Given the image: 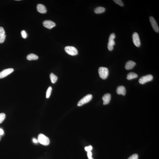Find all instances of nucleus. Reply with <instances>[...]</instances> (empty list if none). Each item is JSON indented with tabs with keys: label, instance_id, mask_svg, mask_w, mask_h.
<instances>
[{
	"label": "nucleus",
	"instance_id": "obj_1",
	"mask_svg": "<svg viewBox=\"0 0 159 159\" xmlns=\"http://www.w3.org/2000/svg\"><path fill=\"white\" fill-rule=\"evenodd\" d=\"M99 73L101 78L103 79H105L108 76L109 70L107 68L100 67L99 69Z\"/></svg>",
	"mask_w": 159,
	"mask_h": 159
},
{
	"label": "nucleus",
	"instance_id": "obj_2",
	"mask_svg": "<svg viewBox=\"0 0 159 159\" xmlns=\"http://www.w3.org/2000/svg\"><path fill=\"white\" fill-rule=\"evenodd\" d=\"M38 142L44 146H47L50 143V140L48 137L42 134H40L38 135Z\"/></svg>",
	"mask_w": 159,
	"mask_h": 159
},
{
	"label": "nucleus",
	"instance_id": "obj_3",
	"mask_svg": "<svg viewBox=\"0 0 159 159\" xmlns=\"http://www.w3.org/2000/svg\"><path fill=\"white\" fill-rule=\"evenodd\" d=\"M116 35L114 33L110 34L109 37V42L108 44V49L110 51L112 50L113 49V46L115 45V43L114 41Z\"/></svg>",
	"mask_w": 159,
	"mask_h": 159
},
{
	"label": "nucleus",
	"instance_id": "obj_4",
	"mask_svg": "<svg viewBox=\"0 0 159 159\" xmlns=\"http://www.w3.org/2000/svg\"><path fill=\"white\" fill-rule=\"evenodd\" d=\"M65 52L68 54L72 56H76L78 54V51L74 47L67 46L65 48Z\"/></svg>",
	"mask_w": 159,
	"mask_h": 159
},
{
	"label": "nucleus",
	"instance_id": "obj_5",
	"mask_svg": "<svg viewBox=\"0 0 159 159\" xmlns=\"http://www.w3.org/2000/svg\"><path fill=\"white\" fill-rule=\"evenodd\" d=\"M92 98V95L91 94H88L84 97L81 99L78 104V106H82L85 104L89 102Z\"/></svg>",
	"mask_w": 159,
	"mask_h": 159
},
{
	"label": "nucleus",
	"instance_id": "obj_6",
	"mask_svg": "<svg viewBox=\"0 0 159 159\" xmlns=\"http://www.w3.org/2000/svg\"><path fill=\"white\" fill-rule=\"evenodd\" d=\"M153 76L151 75L143 76L139 79V82L141 84H143L148 82L151 81L153 79Z\"/></svg>",
	"mask_w": 159,
	"mask_h": 159
},
{
	"label": "nucleus",
	"instance_id": "obj_7",
	"mask_svg": "<svg viewBox=\"0 0 159 159\" xmlns=\"http://www.w3.org/2000/svg\"><path fill=\"white\" fill-rule=\"evenodd\" d=\"M133 41L135 46L139 47L141 45V42L138 33H134L132 35Z\"/></svg>",
	"mask_w": 159,
	"mask_h": 159
},
{
	"label": "nucleus",
	"instance_id": "obj_8",
	"mask_svg": "<svg viewBox=\"0 0 159 159\" xmlns=\"http://www.w3.org/2000/svg\"><path fill=\"white\" fill-rule=\"evenodd\" d=\"M14 71V69L12 68L5 69L0 72V79L6 77Z\"/></svg>",
	"mask_w": 159,
	"mask_h": 159
},
{
	"label": "nucleus",
	"instance_id": "obj_9",
	"mask_svg": "<svg viewBox=\"0 0 159 159\" xmlns=\"http://www.w3.org/2000/svg\"><path fill=\"white\" fill-rule=\"evenodd\" d=\"M149 20L151 25L152 27L154 30V31L157 33H159V29L158 25L157 24V22L154 18L152 17H150L149 18Z\"/></svg>",
	"mask_w": 159,
	"mask_h": 159
},
{
	"label": "nucleus",
	"instance_id": "obj_10",
	"mask_svg": "<svg viewBox=\"0 0 159 159\" xmlns=\"http://www.w3.org/2000/svg\"><path fill=\"white\" fill-rule=\"evenodd\" d=\"M43 25L44 27L50 29L53 28L56 26V24L54 22L50 20L44 21L43 22Z\"/></svg>",
	"mask_w": 159,
	"mask_h": 159
},
{
	"label": "nucleus",
	"instance_id": "obj_11",
	"mask_svg": "<svg viewBox=\"0 0 159 159\" xmlns=\"http://www.w3.org/2000/svg\"><path fill=\"white\" fill-rule=\"evenodd\" d=\"M111 98V95L110 94H105L102 97V99L103 100V104L106 105L108 104L110 101Z\"/></svg>",
	"mask_w": 159,
	"mask_h": 159
},
{
	"label": "nucleus",
	"instance_id": "obj_12",
	"mask_svg": "<svg viewBox=\"0 0 159 159\" xmlns=\"http://www.w3.org/2000/svg\"><path fill=\"white\" fill-rule=\"evenodd\" d=\"M6 36L4 28L2 27H0V43L4 42Z\"/></svg>",
	"mask_w": 159,
	"mask_h": 159
},
{
	"label": "nucleus",
	"instance_id": "obj_13",
	"mask_svg": "<svg viewBox=\"0 0 159 159\" xmlns=\"http://www.w3.org/2000/svg\"><path fill=\"white\" fill-rule=\"evenodd\" d=\"M37 9L38 12L42 14H45L47 12L46 8L44 5L41 4H38L37 5Z\"/></svg>",
	"mask_w": 159,
	"mask_h": 159
},
{
	"label": "nucleus",
	"instance_id": "obj_14",
	"mask_svg": "<svg viewBox=\"0 0 159 159\" xmlns=\"http://www.w3.org/2000/svg\"><path fill=\"white\" fill-rule=\"evenodd\" d=\"M117 92L118 94L125 95L126 93V89L125 87L123 86H119L117 87Z\"/></svg>",
	"mask_w": 159,
	"mask_h": 159
},
{
	"label": "nucleus",
	"instance_id": "obj_15",
	"mask_svg": "<svg viewBox=\"0 0 159 159\" xmlns=\"http://www.w3.org/2000/svg\"><path fill=\"white\" fill-rule=\"evenodd\" d=\"M136 65V63L130 60L126 63L125 66V68L127 70L131 69Z\"/></svg>",
	"mask_w": 159,
	"mask_h": 159
},
{
	"label": "nucleus",
	"instance_id": "obj_16",
	"mask_svg": "<svg viewBox=\"0 0 159 159\" xmlns=\"http://www.w3.org/2000/svg\"><path fill=\"white\" fill-rule=\"evenodd\" d=\"M38 59V56L37 55L33 53L29 54L27 56V59L29 60H36Z\"/></svg>",
	"mask_w": 159,
	"mask_h": 159
},
{
	"label": "nucleus",
	"instance_id": "obj_17",
	"mask_svg": "<svg viewBox=\"0 0 159 159\" xmlns=\"http://www.w3.org/2000/svg\"><path fill=\"white\" fill-rule=\"evenodd\" d=\"M138 75L135 73L134 72H130L127 75V79L128 80H131L133 79L137 78Z\"/></svg>",
	"mask_w": 159,
	"mask_h": 159
},
{
	"label": "nucleus",
	"instance_id": "obj_18",
	"mask_svg": "<svg viewBox=\"0 0 159 159\" xmlns=\"http://www.w3.org/2000/svg\"><path fill=\"white\" fill-rule=\"evenodd\" d=\"M105 11V9L103 7H98L94 9V11L95 13L100 14L103 13Z\"/></svg>",
	"mask_w": 159,
	"mask_h": 159
},
{
	"label": "nucleus",
	"instance_id": "obj_19",
	"mask_svg": "<svg viewBox=\"0 0 159 159\" xmlns=\"http://www.w3.org/2000/svg\"><path fill=\"white\" fill-rule=\"evenodd\" d=\"M50 78L52 84H55L58 80V77L53 73H51L50 75Z\"/></svg>",
	"mask_w": 159,
	"mask_h": 159
},
{
	"label": "nucleus",
	"instance_id": "obj_20",
	"mask_svg": "<svg viewBox=\"0 0 159 159\" xmlns=\"http://www.w3.org/2000/svg\"><path fill=\"white\" fill-rule=\"evenodd\" d=\"M52 91V88L50 86L48 87L47 90L46 94V98L48 99L50 97L51 95V92Z\"/></svg>",
	"mask_w": 159,
	"mask_h": 159
},
{
	"label": "nucleus",
	"instance_id": "obj_21",
	"mask_svg": "<svg viewBox=\"0 0 159 159\" xmlns=\"http://www.w3.org/2000/svg\"><path fill=\"white\" fill-rule=\"evenodd\" d=\"M5 114L4 113H0V124L4 121L5 118Z\"/></svg>",
	"mask_w": 159,
	"mask_h": 159
},
{
	"label": "nucleus",
	"instance_id": "obj_22",
	"mask_svg": "<svg viewBox=\"0 0 159 159\" xmlns=\"http://www.w3.org/2000/svg\"><path fill=\"white\" fill-rule=\"evenodd\" d=\"M113 1L116 3L117 4L120 6L123 7L124 6V4L122 1L121 0H114Z\"/></svg>",
	"mask_w": 159,
	"mask_h": 159
},
{
	"label": "nucleus",
	"instance_id": "obj_23",
	"mask_svg": "<svg viewBox=\"0 0 159 159\" xmlns=\"http://www.w3.org/2000/svg\"><path fill=\"white\" fill-rule=\"evenodd\" d=\"M21 34L22 37L23 38L25 39L27 38V34L25 30H22L21 32Z\"/></svg>",
	"mask_w": 159,
	"mask_h": 159
},
{
	"label": "nucleus",
	"instance_id": "obj_24",
	"mask_svg": "<svg viewBox=\"0 0 159 159\" xmlns=\"http://www.w3.org/2000/svg\"><path fill=\"white\" fill-rule=\"evenodd\" d=\"M138 158H139V156L137 154H135L132 155L128 159H138Z\"/></svg>",
	"mask_w": 159,
	"mask_h": 159
},
{
	"label": "nucleus",
	"instance_id": "obj_25",
	"mask_svg": "<svg viewBox=\"0 0 159 159\" xmlns=\"http://www.w3.org/2000/svg\"><path fill=\"white\" fill-rule=\"evenodd\" d=\"M86 151L88 152L91 151L92 150V146H86L85 148Z\"/></svg>",
	"mask_w": 159,
	"mask_h": 159
},
{
	"label": "nucleus",
	"instance_id": "obj_26",
	"mask_svg": "<svg viewBox=\"0 0 159 159\" xmlns=\"http://www.w3.org/2000/svg\"><path fill=\"white\" fill-rule=\"evenodd\" d=\"M87 155L88 159H94L92 157V154L91 151L88 152Z\"/></svg>",
	"mask_w": 159,
	"mask_h": 159
},
{
	"label": "nucleus",
	"instance_id": "obj_27",
	"mask_svg": "<svg viewBox=\"0 0 159 159\" xmlns=\"http://www.w3.org/2000/svg\"><path fill=\"white\" fill-rule=\"evenodd\" d=\"M4 134V131L2 129L0 128V135L3 134Z\"/></svg>",
	"mask_w": 159,
	"mask_h": 159
},
{
	"label": "nucleus",
	"instance_id": "obj_28",
	"mask_svg": "<svg viewBox=\"0 0 159 159\" xmlns=\"http://www.w3.org/2000/svg\"><path fill=\"white\" fill-rule=\"evenodd\" d=\"M33 142H34V143H37V142H38V141L36 139H33Z\"/></svg>",
	"mask_w": 159,
	"mask_h": 159
}]
</instances>
